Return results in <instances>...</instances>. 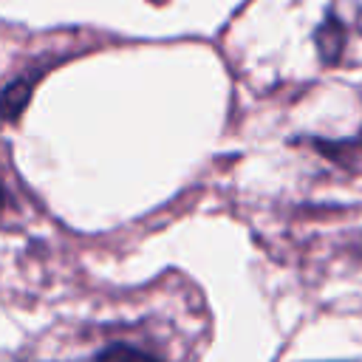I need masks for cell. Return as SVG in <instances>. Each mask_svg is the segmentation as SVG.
<instances>
[{"label":"cell","mask_w":362,"mask_h":362,"mask_svg":"<svg viewBox=\"0 0 362 362\" xmlns=\"http://www.w3.org/2000/svg\"><path fill=\"white\" fill-rule=\"evenodd\" d=\"M34 79H37V74L20 76L17 82H11V85L3 90V96H0V116H3L6 122H14V119L20 116V110L25 107V102H28V96H31Z\"/></svg>","instance_id":"1"},{"label":"cell","mask_w":362,"mask_h":362,"mask_svg":"<svg viewBox=\"0 0 362 362\" xmlns=\"http://www.w3.org/2000/svg\"><path fill=\"white\" fill-rule=\"evenodd\" d=\"M96 362H158V356L133 342H113L96 356Z\"/></svg>","instance_id":"2"},{"label":"cell","mask_w":362,"mask_h":362,"mask_svg":"<svg viewBox=\"0 0 362 362\" xmlns=\"http://www.w3.org/2000/svg\"><path fill=\"white\" fill-rule=\"evenodd\" d=\"M342 28H339V23L337 20H325L322 23V28L317 31V42H320V51H322V59H337V54H339V48H342Z\"/></svg>","instance_id":"3"},{"label":"cell","mask_w":362,"mask_h":362,"mask_svg":"<svg viewBox=\"0 0 362 362\" xmlns=\"http://www.w3.org/2000/svg\"><path fill=\"white\" fill-rule=\"evenodd\" d=\"M3 201H6V198H3V187H0V209H3Z\"/></svg>","instance_id":"4"}]
</instances>
